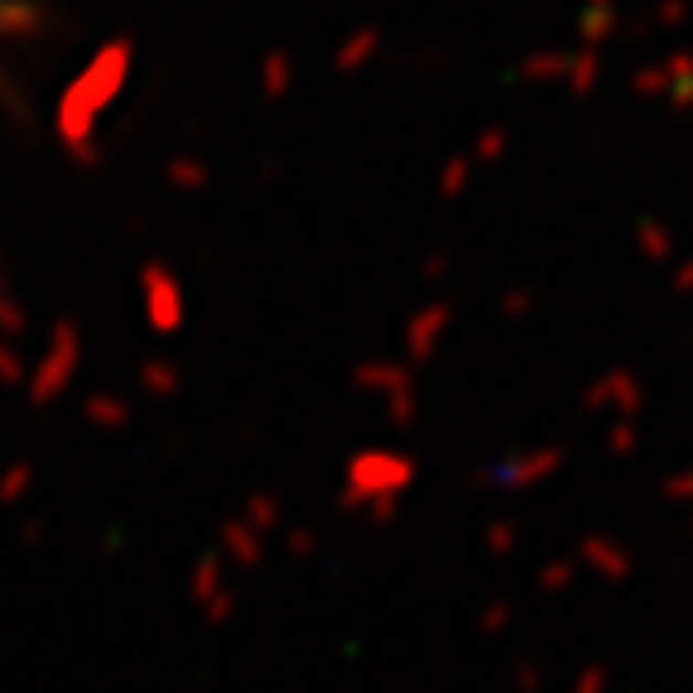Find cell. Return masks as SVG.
Instances as JSON below:
<instances>
[{
    "instance_id": "cell-1",
    "label": "cell",
    "mask_w": 693,
    "mask_h": 693,
    "mask_svg": "<svg viewBox=\"0 0 693 693\" xmlns=\"http://www.w3.org/2000/svg\"><path fill=\"white\" fill-rule=\"evenodd\" d=\"M24 24H30V10H24L20 0H0V39L24 30Z\"/></svg>"
}]
</instances>
